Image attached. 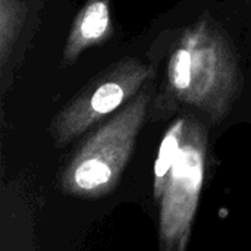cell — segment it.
Here are the masks:
<instances>
[{
	"label": "cell",
	"instance_id": "obj_1",
	"mask_svg": "<svg viewBox=\"0 0 251 251\" xmlns=\"http://www.w3.org/2000/svg\"><path fill=\"white\" fill-rule=\"evenodd\" d=\"M240 69L228 37L213 22L190 26L168 63V93L215 121L226 116L240 93Z\"/></svg>",
	"mask_w": 251,
	"mask_h": 251
},
{
	"label": "cell",
	"instance_id": "obj_2",
	"mask_svg": "<svg viewBox=\"0 0 251 251\" xmlns=\"http://www.w3.org/2000/svg\"><path fill=\"white\" fill-rule=\"evenodd\" d=\"M150 100V91H141L85 140L60 175L63 194L93 200L115 191L147 118Z\"/></svg>",
	"mask_w": 251,
	"mask_h": 251
},
{
	"label": "cell",
	"instance_id": "obj_3",
	"mask_svg": "<svg viewBox=\"0 0 251 251\" xmlns=\"http://www.w3.org/2000/svg\"><path fill=\"white\" fill-rule=\"evenodd\" d=\"M207 131L187 118L181 147L160 197L159 251H187L206 172Z\"/></svg>",
	"mask_w": 251,
	"mask_h": 251
},
{
	"label": "cell",
	"instance_id": "obj_4",
	"mask_svg": "<svg viewBox=\"0 0 251 251\" xmlns=\"http://www.w3.org/2000/svg\"><path fill=\"white\" fill-rule=\"evenodd\" d=\"M150 76V68L135 57H126L100 74L54 116L50 132L56 147H65L94 124L126 106Z\"/></svg>",
	"mask_w": 251,
	"mask_h": 251
},
{
	"label": "cell",
	"instance_id": "obj_5",
	"mask_svg": "<svg viewBox=\"0 0 251 251\" xmlns=\"http://www.w3.org/2000/svg\"><path fill=\"white\" fill-rule=\"evenodd\" d=\"M110 34V0H87L71 28L63 62L74 63L82 51L100 44Z\"/></svg>",
	"mask_w": 251,
	"mask_h": 251
},
{
	"label": "cell",
	"instance_id": "obj_6",
	"mask_svg": "<svg viewBox=\"0 0 251 251\" xmlns=\"http://www.w3.org/2000/svg\"><path fill=\"white\" fill-rule=\"evenodd\" d=\"M185 121H187V118H181V119L175 121L169 126V129L166 131V134L160 143L159 154H157V159L154 163V179H153V197L157 203L160 201L166 178L169 175V171H171V168L175 162V157L178 154V150L181 147L184 129H185Z\"/></svg>",
	"mask_w": 251,
	"mask_h": 251
},
{
	"label": "cell",
	"instance_id": "obj_7",
	"mask_svg": "<svg viewBox=\"0 0 251 251\" xmlns=\"http://www.w3.org/2000/svg\"><path fill=\"white\" fill-rule=\"evenodd\" d=\"M24 21V6L19 0H0V50L4 66L10 47L15 44Z\"/></svg>",
	"mask_w": 251,
	"mask_h": 251
}]
</instances>
